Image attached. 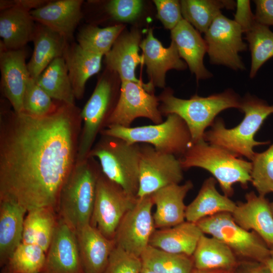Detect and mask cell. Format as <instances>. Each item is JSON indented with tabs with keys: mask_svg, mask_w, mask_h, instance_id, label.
Masks as SVG:
<instances>
[{
	"mask_svg": "<svg viewBox=\"0 0 273 273\" xmlns=\"http://www.w3.org/2000/svg\"><path fill=\"white\" fill-rule=\"evenodd\" d=\"M100 135L113 136L133 144H146L156 150L181 157L193 143L189 129L183 119L175 114L166 116L159 124L136 127L111 125Z\"/></svg>",
	"mask_w": 273,
	"mask_h": 273,
	"instance_id": "52a82bcc",
	"label": "cell"
},
{
	"mask_svg": "<svg viewBox=\"0 0 273 273\" xmlns=\"http://www.w3.org/2000/svg\"><path fill=\"white\" fill-rule=\"evenodd\" d=\"M153 206L151 195L138 197L135 205L126 213L116 230L114 237L116 246L140 257L156 230Z\"/></svg>",
	"mask_w": 273,
	"mask_h": 273,
	"instance_id": "5bb4252c",
	"label": "cell"
},
{
	"mask_svg": "<svg viewBox=\"0 0 273 273\" xmlns=\"http://www.w3.org/2000/svg\"><path fill=\"white\" fill-rule=\"evenodd\" d=\"M97 159L102 173L128 194L137 197L139 187L140 145L101 135L87 157Z\"/></svg>",
	"mask_w": 273,
	"mask_h": 273,
	"instance_id": "8992f818",
	"label": "cell"
},
{
	"mask_svg": "<svg viewBox=\"0 0 273 273\" xmlns=\"http://www.w3.org/2000/svg\"><path fill=\"white\" fill-rule=\"evenodd\" d=\"M112 83L106 77L98 81L93 94L81 111L82 127L76 161L87 157L98 134L105 128L106 122L114 109Z\"/></svg>",
	"mask_w": 273,
	"mask_h": 273,
	"instance_id": "4fadbf2b",
	"label": "cell"
},
{
	"mask_svg": "<svg viewBox=\"0 0 273 273\" xmlns=\"http://www.w3.org/2000/svg\"><path fill=\"white\" fill-rule=\"evenodd\" d=\"M143 51V64L147 67L149 83L153 87L163 88L165 85V74L170 69L183 70L187 64L181 59L175 43L171 41L168 48H164L149 29L146 38L140 46Z\"/></svg>",
	"mask_w": 273,
	"mask_h": 273,
	"instance_id": "e0dca14e",
	"label": "cell"
},
{
	"mask_svg": "<svg viewBox=\"0 0 273 273\" xmlns=\"http://www.w3.org/2000/svg\"><path fill=\"white\" fill-rule=\"evenodd\" d=\"M183 19L200 33H205L222 9L233 10L236 2L227 0H182Z\"/></svg>",
	"mask_w": 273,
	"mask_h": 273,
	"instance_id": "d6a6232c",
	"label": "cell"
},
{
	"mask_svg": "<svg viewBox=\"0 0 273 273\" xmlns=\"http://www.w3.org/2000/svg\"><path fill=\"white\" fill-rule=\"evenodd\" d=\"M191 273H233V270H200L194 268Z\"/></svg>",
	"mask_w": 273,
	"mask_h": 273,
	"instance_id": "7dc6e473",
	"label": "cell"
},
{
	"mask_svg": "<svg viewBox=\"0 0 273 273\" xmlns=\"http://www.w3.org/2000/svg\"><path fill=\"white\" fill-rule=\"evenodd\" d=\"M140 40L141 34L138 30L120 34L105 56L108 69L116 72L121 82H142L135 73L137 66L143 64V57L139 53Z\"/></svg>",
	"mask_w": 273,
	"mask_h": 273,
	"instance_id": "7402d4cb",
	"label": "cell"
},
{
	"mask_svg": "<svg viewBox=\"0 0 273 273\" xmlns=\"http://www.w3.org/2000/svg\"><path fill=\"white\" fill-rule=\"evenodd\" d=\"M2 273H11L7 269L3 271Z\"/></svg>",
	"mask_w": 273,
	"mask_h": 273,
	"instance_id": "816d5d0a",
	"label": "cell"
},
{
	"mask_svg": "<svg viewBox=\"0 0 273 273\" xmlns=\"http://www.w3.org/2000/svg\"><path fill=\"white\" fill-rule=\"evenodd\" d=\"M179 159L183 169L197 167L211 173L223 194L229 197L234 193L235 184L240 183L246 187L251 181V162L211 145L204 139L193 143Z\"/></svg>",
	"mask_w": 273,
	"mask_h": 273,
	"instance_id": "5b68a950",
	"label": "cell"
},
{
	"mask_svg": "<svg viewBox=\"0 0 273 273\" xmlns=\"http://www.w3.org/2000/svg\"><path fill=\"white\" fill-rule=\"evenodd\" d=\"M47 0H1L0 10L17 8L28 11L39 8L48 3Z\"/></svg>",
	"mask_w": 273,
	"mask_h": 273,
	"instance_id": "f6af8a7d",
	"label": "cell"
},
{
	"mask_svg": "<svg viewBox=\"0 0 273 273\" xmlns=\"http://www.w3.org/2000/svg\"><path fill=\"white\" fill-rule=\"evenodd\" d=\"M240 110L245 116L239 125L228 129L223 120L217 118L210 129L205 131L203 139L238 157H245L251 160L255 154L254 147L269 143L256 141L254 136L265 119L273 114V105L270 106L262 100L247 95L241 99Z\"/></svg>",
	"mask_w": 273,
	"mask_h": 273,
	"instance_id": "3957f363",
	"label": "cell"
},
{
	"mask_svg": "<svg viewBox=\"0 0 273 273\" xmlns=\"http://www.w3.org/2000/svg\"><path fill=\"white\" fill-rule=\"evenodd\" d=\"M30 11L11 8L1 11V44L7 50H19L32 41L36 23Z\"/></svg>",
	"mask_w": 273,
	"mask_h": 273,
	"instance_id": "484cf974",
	"label": "cell"
},
{
	"mask_svg": "<svg viewBox=\"0 0 273 273\" xmlns=\"http://www.w3.org/2000/svg\"><path fill=\"white\" fill-rule=\"evenodd\" d=\"M255 21L266 26H273V0H256Z\"/></svg>",
	"mask_w": 273,
	"mask_h": 273,
	"instance_id": "ee69618b",
	"label": "cell"
},
{
	"mask_svg": "<svg viewBox=\"0 0 273 273\" xmlns=\"http://www.w3.org/2000/svg\"><path fill=\"white\" fill-rule=\"evenodd\" d=\"M171 37L180 58L185 60L197 80L208 79L212 76L204 65L207 46L198 30L183 19L171 30Z\"/></svg>",
	"mask_w": 273,
	"mask_h": 273,
	"instance_id": "44dd1931",
	"label": "cell"
},
{
	"mask_svg": "<svg viewBox=\"0 0 273 273\" xmlns=\"http://www.w3.org/2000/svg\"><path fill=\"white\" fill-rule=\"evenodd\" d=\"M46 252L38 245L22 243L8 261L11 273H41L46 262Z\"/></svg>",
	"mask_w": 273,
	"mask_h": 273,
	"instance_id": "8d00e7d4",
	"label": "cell"
},
{
	"mask_svg": "<svg viewBox=\"0 0 273 273\" xmlns=\"http://www.w3.org/2000/svg\"><path fill=\"white\" fill-rule=\"evenodd\" d=\"M41 273H83L75 232L61 219Z\"/></svg>",
	"mask_w": 273,
	"mask_h": 273,
	"instance_id": "2e32d148",
	"label": "cell"
},
{
	"mask_svg": "<svg viewBox=\"0 0 273 273\" xmlns=\"http://www.w3.org/2000/svg\"><path fill=\"white\" fill-rule=\"evenodd\" d=\"M157 17L164 27L172 30L183 19L180 2L175 0H155Z\"/></svg>",
	"mask_w": 273,
	"mask_h": 273,
	"instance_id": "b9f144b4",
	"label": "cell"
},
{
	"mask_svg": "<svg viewBox=\"0 0 273 273\" xmlns=\"http://www.w3.org/2000/svg\"><path fill=\"white\" fill-rule=\"evenodd\" d=\"M140 258L143 266L157 273H191L194 268L192 256L166 252L150 245Z\"/></svg>",
	"mask_w": 273,
	"mask_h": 273,
	"instance_id": "836d02e7",
	"label": "cell"
},
{
	"mask_svg": "<svg viewBox=\"0 0 273 273\" xmlns=\"http://www.w3.org/2000/svg\"><path fill=\"white\" fill-rule=\"evenodd\" d=\"M101 172L94 157L76 161L61 189L57 206L60 219L75 232L90 223Z\"/></svg>",
	"mask_w": 273,
	"mask_h": 273,
	"instance_id": "7a4b0ae2",
	"label": "cell"
},
{
	"mask_svg": "<svg viewBox=\"0 0 273 273\" xmlns=\"http://www.w3.org/2000/svg\"><path fill=\"white\" fill-rule=\"evenodd\" d=\"M194 268L234 270L239 260L233 251L219 240L203 234L192 255Z\"/></svg>",
	"mask_w": 273,
	"mask_h": 273,
	"instance_id": "f546056e",
	"label": "cell"
},
{
	"mask_svg": "<svg viewBox=\"0 0 273 273\" xmlns=\"http://www.w3.org/2000/svg\"><path fill=\"white\" fill-rule=\"evenodd\" d=\"M59 102L53 99L30 77L24 95L22 113L34 117H44L55 111Z\"/></svg>",
	"mask_w": 273,
	"mask_h": 273,
	"instance_id": "f35d334b",
	"label": "cell"
},
{
	"mask_svg": "<svg viewBox=\"0 0 273 273\" xmlns=\"http://www.w3.org/2000/svg\"><path fill=\"white\" fill-rule=\"evenodd\" d=\"M142 267L140 257L115 245L103 273H141Z\"/></svg>",
	"mask_w": 273,
	"mask_h": 273,
	"instance_id": "ab89813d",
	"label": "cell"
},
{
	"mask_svg": "<svg viewBox=\"0 0 273 273\" xmlns=\"http://www.w3.org/2000/svg\"><path fill=\"white\" fill-rule=\"evenodd\" d=\"M27 212L24 221L22 243L36 244L47 253L58 223L54 209L38 208Z\"/></svg>",
	"mask_w": 273,
	"mask_h": 273,
	"instance_id": "1f68e13d",
	"label": "cell"
},
{
	"mask_svg": "<svg viewBox=\"0 0 273 273\" xmlns=\"http://www.w3.org/2000/svg\"><path fill=\"white\" fill-rule=\"evenodd\" d=\"M124 27L122 24L104 28L87 25L79 31L77 43L85 51L104 56L110 51Z\"/></svg>",
	"mask_w": 273,
	"mask_h": 273,
	"instance_id": "e575fe53",
	"label": "cell"
},
{
	"mask_svg": "<svg viewBox=\"0 0 273 273\" xmlns=\"http://www.w3.org/2000/svg\"><path fill=\"white\" fill-rule=\"evenodd\" d=\"M158 98L161 103L159 109L162 115L175 114L183 119L193 143L203 139L205 129L212 125L220 112L229 108L240 109L241 102L240 97L230 89L206 97L194 95L189 99L175 97L168 89Z\"/></svg>",
	"mask_w": 273,
	"mask_h": 273,
	"instance_id": "277c9868",
	"label": "cell"
},
{
	"mask_svg": "<svg viewBox=\"0 0 273 273\" xmlns=\"http://www.w3.org/2000/svg\"><path fill=\"white\" fill-rule=\"evenodd\" d=\"M24 48L7 50L0 46L1 89L18 113L23 111V102L26 85L30 77Z\"/></svg>",
	"mask_w": 273,
	"mask_h": 273,
	"instance_id": "9a60e30c",
	"label": "cell"
},
{
	"mask_svg": "<svg viewBox=\"0 0 273 273\" xmlns=\"http://www.w3.org/2000/svg\"><path fill=\"white\" fill-rule=\"evenodd\" d=\"M81 110L59 102L34 117L1 107L0 200L27 211L58 206L61 189L77 160Z\"/></svg>",
	"mask_w": 273,
	"mask_h": 273,
	"instance_id": "6da1fadb",
	"label": "cell"
},
{
	"mask_svg": "<svg viewBox=\"0 0 273 273\" xmlns=\"http://www.w3.org/2000/svg\"><path fill=\"white\" fill-rule=\"evenodd\" d=\"M183 168L176 156L140 145L139 187L137 197L150 195L157 190L183 179Z\"/></svg>",
	"mask_w": 273,
	"mask_h": 273,
	"instance_id": "7c38bea8",
	"label": "cell"
},
{
	"mask_svg": "<svg viewBox=\"0 0 273 273\" xmlns=\"http://www.w3.org/2000/svg\"><path fill=\"white\" fill-rule=\"evenodd\" d=\"M75 233L83 273H103L115 246L114 239L107 238L90 223Z\"/></svg>",
	"mask_w": 273,
	"mask_h": 273,
	"instance_id": "603a6c76",
	"label": "cell"
},
{
	"mask_svg": "<svg viewBox=\"0 0 273 273\" xmlns=\"http://www.w3.org/2000/svg\"><path fill=\"white\" fill-rule=\"evenodd\" d=\"M103 57L83 50L77 42L67 43L63 58L76 99L83 98L87 81L101 70Z\"/></svg>",
	"mask_w": 273,
	"mask_h": 273,
	"instance_id": "cb8c5ba5",
	"label": "cell"
},
{
	"mask_svg": "<svg viewBox=\"0 0 273 273\" xmlns=\"http://www.w3.org/2000/svg\"><path fill=\"white\" fill-rule=\"evenodd\" d=\"M35 80L54 100L75 105L76 99L63 57L54 59Z\"/></svg>",
	"mask_w": 273,
	"mask_h": 273,
	"instance_id": "4dcf8cb0",
	"label": "cell"
},
{
	"mask_svg": "<svg viewBox=\"0 0 273 273\" xmlns=\"http://www.w3.org/2000/svg\"><path fill=\"white\" fill-rule=\"evenodd\" d=\"M270 206L271 211L273 215V202L271 203H270Z\"/></svg>",
	"mask_w": 273,
	"mask_h": 273,
	"instance_id": "f907efd6",
	"label": "cell"
},
{
	"mask_svg": "<svg viewBox=\"0 0 273 273\" xmlns=\"http://www.w3.org/2000/svg\"><path fill=\"white\" fill-rule=\"evenodd\" d=\"M251 55L250 77H254L260 68L273 57V32L269 27L255 23L245 33Z\"/></svg>",
	"mask_w": 273,
	"mask_h": 273,
	"instance_id": "d590c367",
	"label": "cell"
},
{
	"mask_svg": "<svg viewBox=\"0 0 273 273\" xmlns=\"http://www.w3.org/2000/svg\"><path fill=\"white\" fill-rule=\"evenodd\" d=\"M233 273H271L266 266L262 262L241 260L233 270Z\"/></svg>",
	"mask_w": 273,
	"mask_h": 273,
	"instance_id": "bcb514c9",
	"label": "cell"
},
{
	"mask_svg": "<svg viewBox=\"0 0 273 273\" xmlns=\"http://www.w3.org/2000/svg\"><path fill=\"white\" fill-rule=\"evenodd\" d=\"M83 3L82 0L49 1L30 13L35 22L58 33L69 41L82 19Z\"/></svg>",
	"mask_w": 273,
	"mask_h": 273,
	"instance_id": "ac0fdd59",
	"label": "cell"
},
{
	"mask_svg": "<svg viewBox=\"0 0 273 273\" xmlns=\"http://www.w3.org/2000/svg\"><path fill=\"white\" fill-rule=\"evenodd\" d=\"M269 256L265 262L271 273H273V245L269 246Z\"/></svg>",
	"mask_w": 273,
	"mask_h": 273,
	"instance_id": "c3c4849f",
	"label": "cell"
},
{
	"mask_svg": "<svg viewBox=\"0 0 273 273\" xmlns=\"http://www.w3.org/2000/svg\"><path fill=\"white\" fill-rule=\"evenodd\" d=\"M243 33L234 20L221 13L216 17L204 36L210 62L236 71L244 70L239 53L247 51L248 44L243 40Z\"/></svg>",
	"mask_w": 273,
	"mask_h": 273,
	"instance_id": "8fae6325",
	"label": "cell"
},
{
	"mask_svg": "<svg viewBox=\"0 0 273 273\" xmlns=\"http://www.w3.org/2000/svg\"><path fill=\"white\" fill-rule=\"evenodd\" d=\"M251 163V182L259 195L273 193V144L263 152H255Z\"/></svg>",
	"mask_w": 273,
	"mask_h": 273,
	"instance_id": "74e56055",
	"label": "cell"
},
{
	"mask_svg": "<svg viewBox=\"0 0 273 273\" xmlns=\"http://www.w3.org/2000/svg\"><path fill=\"white\" fill-rule=\"evenodd\" d=\"M32 41L34 49L27 68L30 77L35 80L54 59L63 57L68 41L58 33L38 23Z\"/></svg>",
	"mask_w": 273,
	"mask_h": 273,
	"instance_id": "4316f807",
	"label": "cell"
},
{
	"mask_svg": "<svg viewBox=\"0 0 273 273\" xmlns=\"http://www.w3.org/2000/svg\"><path fill=\"white\" fill-rule=\"evenodd\" d=\"M234 20L239 25L243 33L248 31L255 23V16L252 12L248 0H238Z\"/></svg>",
	"mask_w": 273,
	"mask_h": 273,
	"instance_id": "7bdbcfd3",
	"label": "cell"
},
{
	"mask_svg": "<svg viewBox=\"0 0 273 273\" xmlns=\"http://www.w3.org/2000/svg\"><path fill=\"white\" fill-rule=\"evenodd\" d=\"M193 187L191 180L183 185L174 184L161 188L151 195L156 210L153 217L156 228L171 227L186 220L187 193Z\"/></svg>",
	"mask_w": 273,
	"mask_h": 273,
	"instance_id": "ffe728a7",
	"label": "cell"
},
{
	"mask_svg": "<svg viewBox=\"0 0 273 273\" xmlns=\"http://www.w3.org/2000/svg\"><path fill=\"white\" fill-rule=\"evenodd\" d=\"M27 211L16 202L0 200V262H8L22 243L25 213Z\"/></svg>",
	"mask_w": 273,
	"mask_h": 273,
	"instance_id": "83f0119b",
	"label": "cell"
},
{
	"mask_svg": "<svg viewBox=\"0 0 273 273\" xmlns=\"http://www.w3.org/2000/svg\"><path fill=\"white\" fill-rule=\"evenodd\" d=\"M108 13L114 19L124 22L135 20L143 8V2L139 0H112L106 6Z\"/></svg>",
	"mask_w": 273,
	"mask_h": 273,
	"instance_id": "60d3db41",
	"label": "cell"
},
{
	"mask_svg": "<svg viewBox=\"0 0 273 273\" xmlns=\"http://www.w3.org/2000/svg\"><path fill=\"white\" fill-rule=\"evenodd\" d=\"M141 273H157L149 268L143 266Z\"/></svg>",
	"mask_w": 273,
	"mask_h": 273,
	"instance_id": "681fc988",
	"label": "cell"
},
{
	"mask_svg": "<svg viewBox=\"0 0 273 273\" xmlns=\"http://www.w3.org/2000/svg\"><path fill=\"white\" fill-rule=\"evenodd\" d=\"M153 90L149 83L122 81L119 99L105 128L111 125L129 127L139 117L148 118L154 124L162 122L159 98L154 95Z\"/></svg>",
	"mask_w": 273,
	"mask_h": 273,
	"instance_id": "30bf717a",
	"label": "cell"
},
{
	"mask_svg": "<svg viewBox=\"0 0 273 273\" xmlns=\"http://www.w3.org/2000/svg\"><path fill=\"white\" fill-rule=\"evenodd\" d=\"M137 200V197L127 193L101 172L90 224L107 238L114 239L120 221Z\"/></svg>",
	"mask_w": 273,
	"mask_h": 273,
	"instance_id": "9c48e42d",
	"label": "cell"
},
{
	"mask_svg": "<svg viewBox=\"0 0 273 273\" xmlns=\"http://www.w3.org/2000/svg\"><path fill=\"white\" fill-rule=\"evenodd\" d=\"M245 202L237 204L232 215L245 230L259 236L269 246L273 245V215L270 203L265 196L253 192L245 196Z\"/></svg>",
	"mask_w": 273,
	"mask_h": 273,
	"instance_id": "d6986e66",
	"label": "cell"
},
{
	"mask_svg": "<svg viewBox=\"0 0 273 273\" xmlns=\"http://www.w3.org/2000/svg\"><path fill=\"white\" fill-rule=\"evenodd\" d=\"M216 183L213 177L205 180L196 198L186 207V220L197 223L219 213H232L237 204L217 191Z\"/></svg>",
	"mask_w": 273,
	"mask_h": 273,
	"instance_id": "f1b7e54d",
	"label": "cell"
},
{
	"mask_svg": "<svg viewBox=\"0 0 273 273\" xmlns=\"http://www.w3.org/2000/svg\"><path fill=\"white\" fill-rule=\"evenodd\" d=\"M196 223L204 234L225 244L241 260L265 263L269 256L267 244L255 232L247 231L238 224L231 213H219Z\"/></svg>",
	"mask_w": 273,
	"mask_h": 273,
	"instance_id": "ba28073f",
	"label": "cell"
},
{
	"mask_svg": "<svg viewBox=\"0 0 273 273\" xmlns=\"http://www.w3.org/2000/svg\"><path fill=\"white\" fill-rule=\"evenodd\" d=\"M203 234L196 223L185 220L171 227L156 230L149 245L170 253L192 256Z\"/></svg>",
	"mask_w": 273,
	"mask_h": 273,
	"instance_id": "d4e9b609",
	"label": "cell"
}]
</instances>
